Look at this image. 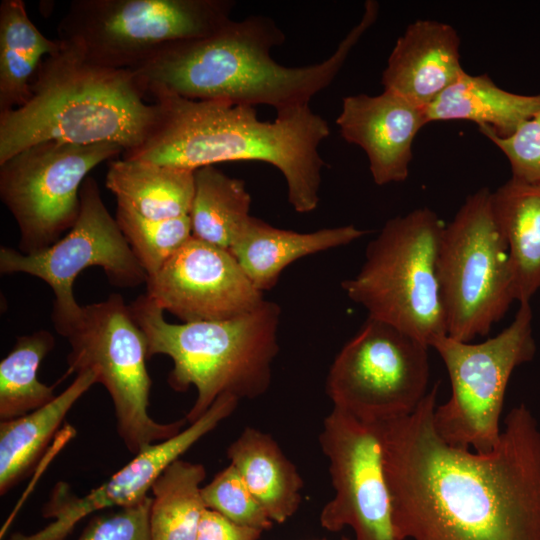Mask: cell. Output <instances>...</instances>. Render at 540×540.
Here are the masks:
<instances>
[{"label":"cell","mask_w":540,"mask_h":540,"mask_svg":"<svg viewBox=\"0 0 540 540\" xmlns=\"http://www.w3.org/2000/svg\"><path fill=\"white\" fill-rule=\"evenodd\" d=\"M431 347L441 357L451 383L449 400L434 411L437 434L454 447L491 451L500 439L509 379L536 353L530 302H520L510 325L486 341L463 342L445 335Z\"/></svg>","instance_id":"9"},{"label":"cell","mask_w":540,"mask_h":540,"mask_svg":"<svg viewBox=\"0 0 540 540\" xmlns=\"http://www.w3.org/2000/svg\"><path fill=\"white\" fill-rule=\"evenodd\" d=\"M506 242L515 300L530 302L540 289V183L511 177L491 194Z\"/></svg>","instance_id":"22"},{"label":"cell","mask_w":540,"mask_h":540,"mask_svg":"<svg viewBox=\"0 0 540 540\" xmlns=\"http://www.w3.org/2000/svg\"><path fill=\"white\" fill-rule=\"evenodd\" d=\"M238 401L230 394L220 396L187 428L143 449L109 480L84 496L75 494L66 482H58L43 508V516L52 518V521L35 533L17 532L8 540H65L74 527L91 513L139 503L148 497V491L161 473L229 417Z\"/></svg>","instance_id":"15"},{"label":"cell","mask_w":540,"mask_h":540,"mask_svg":"<svg viewBox=\"0 0 540 540\" xmlns=\"http://www.w3.org/2000/svg\"><path fill=\"white\" fill-rule=\"evenodd\" d=\"M145 284L146 295L183 322L232 319L265 301L229 250L193 236Z\"/></svg>","instance_id":"16"},{"label":"cell","mask_w":540,"mask_h":540,"mask_svg":"<svg viewBox=\"0 0 540 540\" xmlns=\"http://www.w3.org/2000/svg\"><path fill=\"white\" fill-rule=\"evenodd\" d=\"M340 540H350V539L347 537H342Z\"/></svg>","instance_id":"34"},{"label":"cell","mask_w":540,"mask_h":540,"mask_svg":"<svg viewBox=\"0 0 540 540\" xmlns=\"http://www.w3.org/2000/svg\"><path fill=\"white\" fill-rule=\"evenodd\" d=\"M444 222L429 208L389 219L366 249L360 271L341 284L347 296L429 347L447 335L438 279Z\"/></svg>","instance_id":"6"},{"label":"cell","mask_w":540,"mask_h":540,"mask_svg":"<svg viewBox=\"0 0 540 540\" xmlns=\"http://www.w3.org/2000/svg\"><path fill=\"white\" fill-rule=\"evenodd\" d=\"M194 172L122 158L109 163L105 185L116 197L117 206L148 219H171L190 213Z\"/></svg>","instance_id":"23"},{"label":"cell","mask_w":540,"mask_h":540,"mask_svg":"<svg viewBox=\"0 0 540 540\" xmlns=\"http://www.w3.org/2000/svg\"><path fill=\"white\" fill-rule=\"evenodd\" d=\"M492 192L469 195L445 225L438 279L447 335L471 342L487 335L515 301L506 242L496 223Z\"/></svg>","instance_id":"10"},{"label":"cell","mask_w":540,"mask_h":540,"mask_svg":"<svg viewBox=\"0 0 540 540\" xmlns=\"http://www.w3.org/2000/svg\"><path fill=\"white\" fill-rule=\"evenodd\" d=\"M55 337L38 330L17 338L9 354L0 363V419L26 415L51 402L57 395L54 386L38 379L42 360L54 348Z\"/></svg>","instance_id":"28"},{"label":"cell","mask_w":540,"mask_h":540,"mask_svg":"<svg viewBox=\"0 0 540 540\" xmlns=\"http://www.w3.org/2000/svg\"><path fill=\"white\" fill-rule=\"evenodd\" d=\"M319 442L335 490L321 510V526L331 532L349 526L355 540H402L393 521L381 422L364 421L333 407Z\"/></svg>","instance_id":"14"},{"label":"cell","mask_w":540,"mask_h":540,"mask_svg":"<svg viewBox=\"0 0 540 540\" xmlns=\"http://www.w3.org/2000/svg\"><path fill=\"white\" fill-rule=\"evenodd\" d=\"M263 531L242 526L220 513L206 509L199 523L196 540H258Z\"/></svg>","instance_id":"33"},{"label":"cell","mask_w":540,"mask_h":540,"mask_svg":"<svg viewBox=\"0 0 540 540\" xmlns=\"http://www.w3.org/2000/svg\"><path fill=\"white\" fill-rule=\"evenodd\" d=\"M540 107V94L523 95L500 88L487 75L465 70L428 107L427 122L465 120L482 134L510 136Z\"/></svg>","instance_id":"20"},{"label":"cell","mask_w":540,"mask_h":540,"mask_svg":"<svg viewBox=\"0 0 540 540\" xmlns=\"http://www.w3.org/2000/svg\"><path fill=\"white\" fill-rule=\"evenodd\" d=\"M227 456L273 523L282 524L296 513L303 481L271 435L246 427Z\"/></svg>","instance_id":"21"},{"label":"cell","mask_w":540,"mask_h":540,"mask_svg":"<svg viewBox=\"0 0 540 540\" xmlns=\"http://www.w3.org/2000/svg\"><path fill=\"white\" fill-rule=\"evenodd\" d=\"M158 119L149 137L123 158L195 171L228 161H260L283 175L288 201L298 213L320 201V144L330 134L327 121L310 106L258 119L255 107L221 100H191L162 88H149Z\"/></svg>","instance_id":"2"},{"label":"cell","mask_w":540,"mask_h":540,"mask_svg":"<svg viewBox=\"0 0 540 540\" xmlns=\"http://www.w3.org/2000/svg\"><path fill=\"white\" fill-rule=\"evenodd\" d=\"M366 233L354 225L299 233L251 216L229 251L255 288L263 292L274 287L281 272L296 260L348 245Z\"/></svg>","instance_id":"19"},{"label":"cell","mask_w":540,"mask_h":540,"mask_svg":"<svg viewBox=\"0 0 540 540\" xmlns=\"http://www.w3.org/2000/svg\"><path fill=\"white\" fill-rule=\"evenodd\" d=\"M205 467L177 459L151 487L150 533L152 540H196L200 520L207 509L201 484Z\"/></svg>","instance_id":"27"},{"label":"cell","mask_w":540,"mask_h":540,"mask_svg":"<svg viewBox=\"0 0 540 540\" xmlns=\"http://www.w3.org/2000/svg\"><path fill=\"white\" fill-rule=\"evenodd\" d=\"M483 135L506 156L511 177L540 183V107L508 137Z\"/></svg>","instance_id":"31"},{"label":"cell","mask_w":540,"mask_h":540,"mask_svg":"<svg viewBox=\"0 0 540 540\" xmlns=\"http://www.w3.org/2000/svg\"><path fill=\"white\" fill-rule=\"evenodd\" d=\"M234 6L231 0H74L57 30L93 62L132 69L170 44L216 32Z\"/></svg>","instance_id":"8"},{"label":"cell","mask_w":540,"mask_h":540,"mask_svg":"<svg viewBox=\"0 0 540 540\" xmlns=\"http://www.w3.org/2000/svg\"><path fill=\"white\" fill-rule=\"evenodd\" d=\"M123 152L111 142L44 141L0 163V198L18 226L19 251L39 253L69 231L80 213L87 174Z\"/></svg>","instance_id":"12"},{"label":"cell","mask_w":540,"mask_h":540,"mask_svg":"<svg viewBox=\"0 0 540 540\" xmlns=\"http://www.w3.org/2000/svg\"><path fill=\"white\" fill-rule=\"evenodd\" d=\"M429 348L368 316L329 369L326 392L333 407L369 422L410 415L429 392Z\"/></svg>","instance_id":"11"},{"label":"cell","mask_w":540,"mask_h":540,"mask_svg":"<svg viewBox=\"0 0 540 540\" xmlns=\"http://www.w3.org/2000/svg\"><path fill=\"white\" fill-rule=\"evenodd\" d=\"M80 202V213L73 227L47 249L24 254L11 247L0 248L2 274H29L53 290L52 322L70 319L79 312L81 305L72 287L78 275L89 267H101L110 284L119 288H136L147 280L115 217L107 210L93 177L84 180Z\"/></svg>","instance_id":"13"},{"label":"cell","mask_w":540,"mask_h":540,"mask_svg":"<svg viewBox=\"0 0 540 540\" xmlns=\"http://www.w3.org/2000/svg\"><path fill=\"white\" fill-rule=\"evenodd\" d=\"M61 41V48L39 66L29 98L0 112V163L44 141L111 142L126 152L153 131L158 106L145 100L133 70L97 64Z\"/></svg>","instance_id":"4"},{"label":"cell","mask_w":540,"mask_h":540,"mask_svg":"<svg viewBox=\"0 0 540 540\" xmlns=\"http://www.w3.org/2000/svg\"><path fill=\"white\" fill-rule=\"evenodd\" d=\"M96 383L97 375L93 370L80 372L64 391L45 406L26 415L1 421V495L35 466L68 412Z\"/></svg>","instance_id":"24"},{"label":"cell","mask_w":540,"mask_h":540,"mask_svg":"<svg viewBox=\"0 0 540 540\" xmlns=\"http://www.w3.org/2000/svg\"><path fill=\"white\" fill-rule=\"evenodd\" d=\"M379 4L368 0L363 15L325 60L287 67L271 56L285 35L265 16L230 20L209 36L176 42L132 68L144 89L162 88L191 100H221L276 112L309 106L328 87L352 49L375 23Z\"/></svg>","instance_id":"3"},{"label":"cell","mask_w":540,"mask_h":540,"mask_svg":"<svg viewBox=\"0 0 540 540\" xmlns=\"http://www.w3.org/2000/svg\"><path fill=\"white\" fill-rule=\"evenodd\" d=\"M141 329L148 359L171 358L168 384L177 392L194 386L197 396L186 414L191 423L222 395L254 399L269 388L272 363L279 351L280 308L265 300L241 316L214 321L168 322L146 294L129 304Z\"/></svg>","instance_id":"5"},{"label":"cell","mask_w":540,"mask_h":540,"mask_svg":"<svg viewBox=\"0 0 540 540\" xmlns=\"http://www.w3.org/2000/svg\"><path fill=\"white\" fill-rule=\"evenodd\" d=\"M460 39L444 22L420 19L397 39L382 73L384 90L425 109L464 71Z\"/></svg>","instance_id":"18"},{"label":"cell","mask_w":540,"mask_h":540,"mask_svg":"<svg viewBox=\"0 0 540 540\" xmlns=\"http://www.w3.org/2000/svg\"><path fill=\"white\" fill-rule=\"evenodd\" d=\"M251 196L245 182L233 178L214 165L194 172V197L189 213L192 236L230 250L245 225Z\"/></svg>","instance_id":"26"},{"label":"cell","mask_w":540,"mask_h":540,"mask_svg":"<svg viewBox=\"0 0 540 540\" xmlns=\"http://www.w3.org/2000/svg\"><path fill=\"white\" fill-rule=\"evenodd\" d=\"M115 219L147 277L192 237L189 215L156 220L117 206Z\"/></svg>","instance_id":"29"},{"label":"cell","mask_w":540,"mask_h":540,"mask_svg":"<svg viewBox=\"0 0 540 540\" xmlns=\"http://www.w3.org/2000/svg\"><path fill=\"white\" fill-rule=\"evenodd\" d=\"M436 382L410 415L381 422L393 521L402 540H540V428L512 408L498 444L476 452L436 432Z\"/></svg>","instance_id":"1"},{"label":"cell","mask_w":540,"mask_h":540,"mask_svg":"<svg viewBox=\"0 0 540 540\" xmlns=\"http://www.w3.org/2000/svg\"><path fill=\"white\" fill-rule=\"evenodd\" d=\"M53 326L70 345L64 377L86 370L96 373L97 383L112 399L117 433L129 452L136 455L183 429L186 418L161 423L149 414L152 380L146 340L121 295L81 306L72 318Z\"/></svg>","instance_id":"7"},{"label":"cell","mask_w":540,"mask_h":540,"mask_svg":"<svg viewBox=\"0 0 540 540\" xmlns=\"http://www.w3.org/2000/svg\"><path fill=\"white\" fill-rule=\"evenodd\" d=\"M202 497L207 509L220 513L236 524L261 531L268 530L273 525L232 464L202 487Z\"/></svg>","instance_id":"30"},{"label":"cell","mask_w":540,"mask_h":540,"mask_svg":"<svg viewBox=\"0 0 540 540\" xmlns=\"http://www.w3.org/2000/svg\"><path fill=\"white\" fill-rule=\"evenodd\" d=\"M62 46L31 21L23 0L0 4V112L22 105L42 61Z\"/></svg>","instance_id":"25"},{"label":"cell","mask_w":540,"mask_h":540,"mask_svg":"<svg viewBox=\"0 0 540 540\" xmlns=\"http://www.w3.org/2000/svg\"><path fill=\"white\" fill-rule=\"evenodd\" d=\"M152 497L137 504L118 508L91 520L77 540H152L150 508Z\"/></svg>","instance_id":"32"},{"label":"cell","mask_w":540,"mask_h":540,"mask_svg":"<svg viewBox=\"0 0 540 540\" xmlns=\"http://www.w3.org/2000/svg\"><path fill=\"white\" fill-rule=\"evenodd\" d=\"M336 124L345 141L365 152L373 181L383 186L408 178L413 142L428 122L425 109L384 90L343 98Z\"/></svg>","instance_id":"17"}]
</instances>
